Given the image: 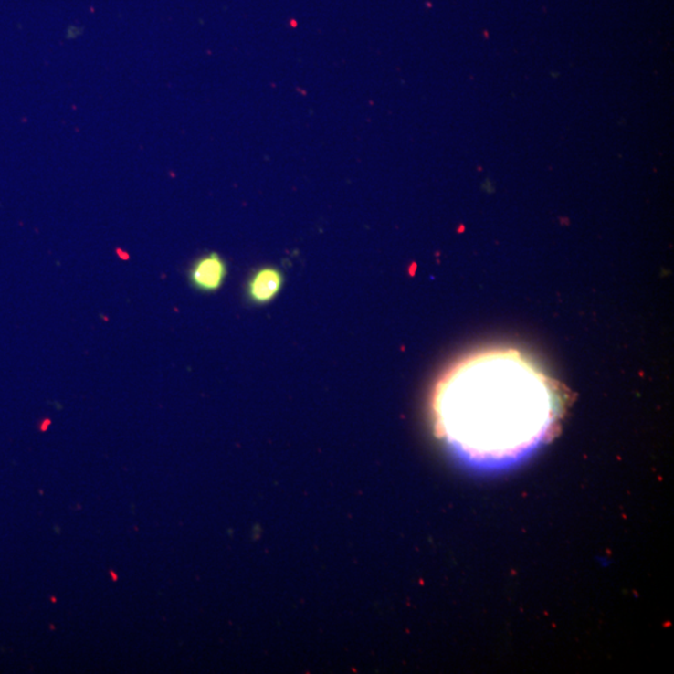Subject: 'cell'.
<instances>
[{
    "instance_id": "6da1fadb",
    "label": "cell",
    "mask_w": 674,
    "mask_h": 674,
    "mask_svg": "<svg viewBox=\"0 0 674 674\" xmlns=\"http://www.w3.org/2000/svg\"><path fill=\"white\" fill-rule=\"evenodd\" d=\"M561 401L546 374L515 350L461 361L434 395L436 430L469 469L502 471L550 440Z\"/></svg>"
},
{
    "instance_id": "7a4b0ae2",
    "label": "cell",
    "mask_w": 674,
    "mask_h": 674,
    "mask_svg": "<svg viewBox=\"0 0 674 674\" xmlns=\"http://www.w3.org/2000/svg\"><path fill=\"white\" fill-rule=\"evenodd\" d=\"M226 277V265L216 254L206 255L195 262L190 272L194 286L203 291H216Z\"/></svg>"
},
{
    "instance_id": "3957f363",
    "label": "cell",
    "mask_w": 674,
    "mask_h": 674,
    "mask_svg": "<svg viewBox=\"0 0 674 674\" xmlns=\"http://www.w3.org/2000/svg\"><path fill=\"white\" fill-rule=\"evenodd\" d=\"M282 281H284V279H282L281 272L278 269H260V270L255 272L254 277L248 281V298L257 304H267L281 290Z\"/></svg>"
}]
</instances>
